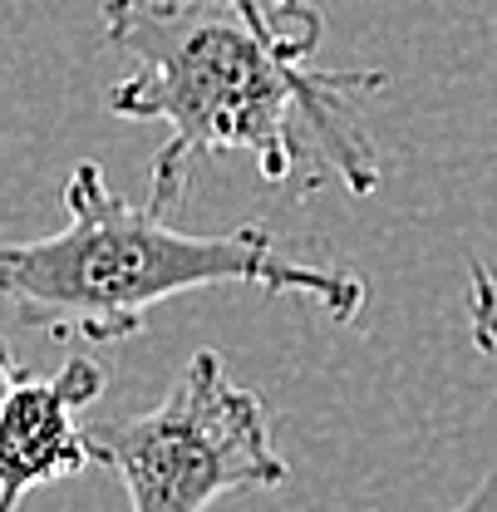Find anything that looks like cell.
I'll list each match as a JSON object with an SVG mask.
<instances>
[{
	"label": "cell",
	"mask_w": 497,
	"mask_h": 512,
	"mask_svg": "<svg viewBox=\"0 0 497 512\" xmlns=\"http://www.w3.org/2000/svg\"><path fill=\"white\" fill-rule=\"evenodd\" d=\"M104 35L128 55L109 89V109L133 124H168V143L148 168V207L173 212L192 168L212 153H247L266 183L301 163L311 128L320 163L370 197L384 173L350 99L384 89L379 69H311L286 60L251 20L222 0H104Z\"/></svg>",
	"instance_id": "cell-1"
},
{
	"label": "cell",
	"mask_w": 497,
	"mask_h": 512,
	"mask_svg": "<svg viewBox=\"0 0 497 512\" xmlns=\"http://www.w3.org/2000/svg\"><path fill=\"white\" fill-rule=\"evenodd\" d=\"M468 330L478 355H488L497 365V276L488 261L468 266Z\"/></svg>",
	"instance_id": "cell-6"
},
{
	"label": "cell",
	"mask_w": 497,
	"mask_h": 512,
	"mask_svg": "<svg viewBox=\"0 0 497 512\" xmlns=\"http://www.w3.org/2000/svg\"><path fill=\"white\" fill-rule=\"evenodd\" d=\"M448 512H497V463L488 468V478H483V483H478L463 503H453Z\"/></svg>",
	"instance_id": "cell-7"
},
{
	"label": "cell",
	"mask_w": 497,
	"mask_h": 512,
	"mask_svg": "<svg viewBox=\"0 0 497 512\" xmlns=\"http://www.w3.org/2000/svg\"><path fill=\"white\" fill-rule=\"evenodd\" d=\"M94 463L128 493V512H207L227 493H261L291 478L266 399L197 350L168 394L124 424H99Z\"/></svg>",
	"instance_id": "cell-3"
},
{
	"label": "cell",
	"mask_w": 497,
	"mask_h": 512,
	"mask_svg": "<svg viewBox=\"0 0 497 512\" xmlns=\"http://www.w3.org/2000/svg\"><path fill=\"white\" fill-rule=\"evenodd\" d=\"M109 389V370L94 355H69L55 375L15 384L0 414V512H20V503L45 488L74 478L94 463V434L79 414Z\"/></svg>",
	"instance_id": "cell-4"
},
{
	"label": "cell",
	"mask_w": 497,
	"mask_h": 512,
	"mask_svg": "<svg viewBox=\"0 0 497 512\" xmlns=\"http://www.w3.org/2000/svg\"><path fill=\"white\" fill-rule=\"evenodd\" d=\"M20 380H25V370H20V360L10 355V345L0 340V414H5V404H10V394H15Z\"/></svg>",
	"instance_id": "cell-8"
},
{
	"label": "cell",
	"mask_w": 497,
	"mask_h": 512,
	"mask_svg": "<svg viewBox=\"0 0 497 512\" xmlns=\"http://www.w3.org/2000/svg\"><path fill=\"white\" fill-rule=\"evenodd\" d=\"M222 5H232L242 20H251L286 60L296 64H311L315 45L325 35V15H320L315 0H222Z\"/></svg>",
	"instance_id": "cell-5"
},
{
	"label": "cell",
	"mask_w": 497,
	"mask_h": 512,
	"mask_svg": "<svg viewBox=\"0 0 497 512\" xmlns=\"http://www.w3.org/2000/svg\"><path fill=\"white\" fill-rule=\"evenodd\" d=\"M64 212L69 222L60 232L0 247V301L55 340L119 345L163 301L207 286L306 296L340 325L360 320L370 301L360 271L286 252L256 222L217 237L168 227L148 202L138 207L109 188L99 163H79L64 178Z\"/></svg>",
	"instance_id": "cell-2"
}]
</instances>
